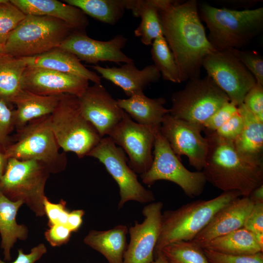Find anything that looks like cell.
I'll return each instance as SVG.
<instances>
[{
  "label": "cell",
  "mask_w": 263,
  "mask_h": 263,
  "mask_svg": "<svg viewBox=\"0 0 263 263\" xmlns=\"http://www.w3.org/2000/svg\"><path fill=\"white\" fill-rule=\"evenodd\" d=\"M25 15L48 16L60 19L76 30L85 31L89 25L79 8L57 0H11Z\"/></svg>",
  "instance_id": "21"
},
{
  "label": "cell",
  "mask_w": 263,
  "mask_h": 263,
  "mask_svg": "<svg viewBox=\"0 0 263 263\" xmlns=\"http://www.w3.org/2000/svg\"><path fill=\"white\" fill-rule=\"evenodd\" d=\"M240 196L236 191L224 192L212 199L198 200L176 209L165 211L154 257L169 244L192 241L219 210Z\"/></svg>",
  "instance_id": "4"
},
{
  "label": "cell",
  "mask_w": 263,
  "mask_h": 263,
  "mask_svg": "<svg viewBox=\"0 0 263 263\" xmlns=\"http://www.w3.org/2000/svg\"><path fill=\"white\" fill-rule=\"evenodd\" d=\"M62 96L42 95L22 90L12 102L16 106L15 128L19 130L35 119L51 114Z\"/></svg>",
  "instance_id": "24"
},
{
  "label": "cell",
  "mask_w": 263,
  "mask_h": 263,
  "mask_svg": "<svg viewBox=\"0 0 263 263\" xmlns=\"http://www.w3.org/2000/svg\"><path fill=\"white\" fill-rule=\"evenodd\" d=\"M243 103L258 119L263 122V85L256 82L246 94Z\"/></svg>",
  "instance_id": "38"
},
{
  "label": "cell",
  "mask_w": 263,
  "mask_h": 263,
  "mask_svg": "<svg viewBox=\"0 0 263 263\" xmlns=\"http://www.w3.org/2000/svg\"><path fill=\"white\" fill-rule=\"evenodd\" d=\"M161 202H153L142 210L144 221H134L129 228L130 240L123 256V263H151L161 227Z\"/></svg>",
  "instance_id": "15"
},
{
  "label": "cell",
  "mask_w": 263,
  "mask_h": 263,
  "mask_svg": "<svg viewBox=\"0 0 263 263\" xmlns=\"http://www.w3.org/2000/svg\"><path fill=\"white\" fill-rule=\"evenodd\" d=\"M160 253L169 263H209L203 248L192 241L169 244Z\"/></svg>",
  "instance_id": "33"
},
{
  "label": "cell",
  "mask_w": 263,
  "mask_h": 263,
  "mask_svg": "<svg viewBox=\"0 0 263 263\" xmlns=\"http://www.w3.org/2000/svg\"><path fill=\"white\" fill-rule=\"evenodd\" d=\"M78 99L83 115L102 137L108 135L125 113L101 83L89 86Z\"/></svg>",
  "instance_id": "17"
},
{
  "label": "cell",
  "mask_w": 263,
  "mask_h": 263,
  "mask_svg": "<svg viewBox=\"0 0 263 263\" xmlns=\"http://www.w3.org/2000/svg\"><path fill=\"white\" fill-rule=\"evenodd\" d=\"M27 68L22 58L0 56V99L12 103L23 90V75Z\"/></svg>",
  "instance_id": "30"
},
{
  "label": "cell",
  "mask_w": 263,
  "mask_h": 263,
  "mask_svg": "<svg viewBox=\"0 0 263 263\" xmlns=\"http://www.w3.org/2000/svg\"><path fill=\"white\" fill-rule=\"evenodd\" d=\"M254 205L249 197L233 200L219 210L192 241L202 248L213 239L243 227Z\"/></svg>",
  "instance_id": "19"
},
{
  "label": "cell",
  "mask_w": 263,
  "mask_h": 263,
  "mask_svg": "<svg viewBox=\"0 0 263 263\" xmlns=\"http://www.w3.org/2000/svg\"><path fill=\"white\" fill-rule=\"evenodd\" d=\"M199 9L201 19L209 30L207 38L215 51L245 46L263 29V7L237 10L203 3Z\"/></svg>",
  "instance_id": "3"
},
{
  "label": "cell",
  "mask_w": 263,
  "mask_h": 263,
  "mask_svg": "<svg viewBox=\"0 0 263 263\" xmlns=\"http://www.w3.org/2000/svg\"><path fill=\"white\" fill-rule=\"evenodd\" d=\"M243 118L244 126L241 133L233 141L236 149L250 157L263 159V122L260 121L244 104L237 106Z\"/></svg>",
  "instance_id": "28"
},
{
  "label": "cell",
  "mask_w": 263,
  "mask_h": 263,
  "mask_svg": "<svg viewBox=\"0 0 263 263\" xmlns=\"http://www.w3.org/2000/svg\"><path fill=\"white\" fill-rule=\"evenodd\" d=\"M209 263H263V252L252 255H235L203 248Z\"/></svg>",
  "instance_id": "36"
},
{
  "label": "cell",
  "mask_w": 263,
  "mask_h": 263,
  "mask_svg": "<svg viewBox=\"0 0 263 263\" xmlns=\"http://www.w3.org/2000/svg\"><path fill=\"white\" fill-rule=\"evenodd\" d=\"M163 36L174 57L181 82L200 77L204 58L215 50L206 35L196 0H163L158 9Z\"/></svg>",
  "instance_id": "1"
},
{
  "label": "cell",
  "mask_w": 263,
  "mask_h": 263,
  "mask_svg": "<svg viewBox=\"0 0 263 263\" xmlns=\"http://www.w3.org/2000/svg\"><path fill=\"white\" fill-rule=\"evenodd\" d=\"M48 226L44 236L52 246H60L69 241L72 232L66 225H54Z\"/></svg>",
  "instance_id": "42"
},
{
  "label": "cell",
  "mask_w": 263,
  "mask_h": 263,
  "mask_svg": "<svg viewBox=\"0 0 263 263\" xmlns=\"http://www.w3.org/2000/svg\"><path fill=\"white\" fill-rule=\"evenodd\" d=\"M22 58L27 67L50 69L78 76L94 83H101V77L96 73L85 67L75 56L59 48Z\"/></svg>",
  "instance_id": "22"
},
{
  "label": "cell",
  "mask_w": 263,
  "mask_h": 263,
  "mask_svg": "<svg viewBox=\"0 0 263 263\" xmlns=\"http://www.w3.org/2000/svg\"><path fill=\"white\" fill-rule=\"evenodd\" d=\"M5 0H0V3H1V2H3L4 1H5Z\"/></svg>",
  "instance_id": "50"
},
{
  "label": "cell",
  "mask_w": 263,
  "mask_h": 263,
  "mask_svg": "<svg viewBox=\"0 0 263 263\" xmlns=\"http://www.w3.org/2000/svg\"><path fill=\"white\" fill-rule=\"evenodd\" d=\"M204 131L208 143V152L202 171L207 182L224 191H236L249 197L263 185V159L245 156L235 148L233 142Z\"/></svg>",
  "instance_id": "2"
},
{
  "label": "cell",
  "mask_w": 263,
  "mask_h": 263,
  "mask_svg": "<svg viewBox=\"0 0 263 263\" xmlns=\"http://www.w3.org/2000/svg\"><path fill=\"white\" fill-rule=\"evenodd\" d=\"M50 172L35 160L8 159L0 179V193L11 201H21L37 217L45 215V188Z\"/></svg>",
  "instance_id": "8"
},
{
  "label": "cell",
  "mask_w": 263,
  "mask_h": 263,
  "mask_svg": "<svg viewBox=\"0 0 263 263\" xmlns=\"http://www.w3.org/2000/svg\"><path fill=\"white\" fill-rule=\"evenodd\" d=\"M92 68L104 78L119 87L129 97L143 92L151 83L157 82L161 74L153 65L138 69L134 62L119 67H103L94 65Z\"/></svg>",
  "instance_id": "20"
},
{
  "label": "cell",
  "mask_w": 263,
  "mask_h": 263,
  "mask_svg": "<svg viewBox=\"0 0 263 263\" xmlns=\"http://www.w3.org/2000/svg\"><path fill=\"white\" fill-rule=\"evenodd\" d=\"M7 161L4 154V148L0 145V179L5 171Z\"/></svg>",
  "instance_id": "47"
},
{
  "label": "cell",
  "mask_w": 263,
  "mask_h": 263,
  "mask_svg": "<svg viewBox=\"0 0 263 263\" xmlns=\"http://www.w3.org/2000/svg\"><path fill=\"white\" fill-rule=\"evenodd\" d=\"M26 16L10 0L0 3V44L4 47L10 34Z\"/></svg>",
  "instance_id": "34"
},
{
  "label": "cell",
  "mask_w": 263,
  "mask_h": 263,
  "mask_svg": "<svg viewBox=\"0 0 263 263\" xmlns=\"http://www.w3.org/2000/svg\"><path fill=\"white\" fill-rule=\"evenodd\" d=\"M16 139L4 148L8 160H35L43 164L50 173L64 171L66 156L60 147L50 125V115L35 119L18 130Z\"/></svg>",
  "instance_id": "6"
},
{
  "label": "cell",
  "mask_w": 263,
  "mask_h": 263,
  "mask_svg": "<svg viewBox=\"0 0 263 263\" xmlns=\"http://www.w3.org/2000/svg\"><path fill=\"white\" fill-rule=\"evenodd\" d=\"M202 248L235 255H252L263 252V249L258 244L254 234L244 227L215 238Z\"/></svg>",
  "instance_id": "29"
},
{
  "label": "cell",
  "mask_w": 263,
  "mask_h": 263,
  "mask_svg": "<svg viewBox=\"0 0 263 263\" xmlns=\"http://www.w3.org/2000/svg\"><path fill=\"white\" fill-rule=\"evenodd\" d=\"M128 232V226L124 225L106 230L92 229L84 237L83 242L101 253L109 263H123Z\"/></svg>",
  "instance_id": "25"
},
{
  "label": "cell",
  "mask_w": 263,
  "mask_h": 263,
  "mask_svg": "<svg viewBox=\"0 0 263 263\" xmlns=\"http://www.w3.org/2000/svg\"><path fill=\"white\" fill-rule=\"evenodd\" d=\"M127 39L118 35L107 41H101L87 36L85 31H75L58 47L75 56L80 61L96 64L101 61L115 63L133 62L122 49Z\"/></svg>",
  "instance_id": "16"
},
{
  "label": "cell",
  "mask_w": 263,
  "mask_h": 263,
  "mask_svg": "<svg viewBox=\"0 0 263 263\" xmlns=\"http://www.w3.org/2000/svg\"><path fill=\"white\" fill-rule=\"evenodd\" d=\"M151 45L150 54L153 65L163 78L174 83H180L177 65L164 36L154 39Z\"/></svg>",
  "instance_id": "32"
},
{
  "label": "cell",
  "mask_w": 263,
  "mask_h": 263,
  "mask_svg": "<svg viewBox=\"0 0 263 263\" xmlns=\"http://www.w3.org/2000/svg\"><path fill=\"white\" fill-rule=\"evenodd\" d=\"M89 86L86 79L42 68L27 67L23 75V89L42 95L79 97Z\"/></svg>",
  "instance_id": "18"
},
{
  "label": "cell",
  "mask_w": 263,
  "mask_h": 263,
  "mask_svg": "<svg viewBox=\"0 0 263 263\" xmlns=\"http://www.w3.org/2000/svg\"><path fill=\"white\" fill-rule=\"evenodd\" d=\"M202 67L236 106L243 103L247 93L256 83L252 74L230 49L208 54Z\"/></svg>",
  "instance_id": "12"
},
{
  "label": "cell",
  "mask_w": 263,
  "mask_h": 263,
  "mask_svg": "<svg viewBox=\"0 0 263 263\" xmlns=\"http://www.w3.org/2000/svg\"><path fill=\"white\" fill-rule=\"evenodd\" d=\"M151 263H169L161 253L158 254Z\"/></svg>",
  "instance_id": "48"
},
{
  "label": "cell",
  "mask_w": 263,
  "mask_h": 263,
  "mask_svg": "<svg viewBox=\"0 0 263 263\" xmlns=\"http://www.w3.org/2000/svg\"><path fill=\"white\" fill-rule=\"evenodd\" d=\"M5 54L3 46L0 44V56Z\"/></svg>",
  "instance_id": "49"
},
{
  "label": "cell",
  "mask_w": 263,
  "mask_h": 263,
  "mask_svg": "<svg viewBox=\"0 0 263 263\" xmlns=\"http://www.w3.org/2000/svg\"><path fill=\"white\" fill-rule=\"evenodd\" d=\"M23 204L21 201H11L0 193V247L4 261H11V250L17 241L25 240L28 236L27 227L18 224L16 220L19 209Z\"/></svg>",
  "instance_id": "26"
},
{
  "label": "cell",
  "mask_w": 263,
  "mask_h": 263,
  "mask_svg": "<svg viewBox=\"0 0 263 263\" xmlns=\"http://www.w3.org/2000/svg\"><path fill=\"white\" fill-rule=\"evenodd\" d=\"M15 128L14 111L7 102L0 99V145L3 148L8 145L9 135Z\"/></svg>",
  "instance_id": "39"
},
{
  "label": "cell",
  "mask_w": 263,
  "mask_h": 263,
  "mask_svg": "<svg viewBox=\"0 0 263 263\" xmlns=\"http://www.w3.org/2000/svg\"><path fill=\"white\" fill-rule=\"evenodd\" d=\"M237 112V106L232 103L225 104L206 121L203 125V130L216 131Z\"/></svg>",
  "instance_id": "40"
},
{
  "label": "cell",
  "mask_w": 263,
  "mask_h": 263,
  "mask_svg": "<svg viewBox=\"0 0 263 263\" xmlns=\"http://www.w3.org/2000/svg\"><path fill=\"white\" fill-rule=\"evenodd\" d=\"M85 15L105 23L115 24L127 9V0H65Z\"/></svg>",
  "instance_id": "31"
},
{
  "label": "cell",
  "mask_w": 263,
  "mask_h": 263,
  "mask_svg": "<svg viewBox=\"0 0 263 263\" xmlns=\"http://www.w3.org/2000/svg\"><path fill=\"white\" fill-rule=\"evenodd\" d=\"M47 248L44 244H39L31 249L30 253L25 254L22 249L18 250V255L13 262H5L0 258V263H35L47 252Z\"/></svg>",
  "instance_id": "44"
},
{
  "label": "cell",
  "mask_w": 263,
  "mask_h": 263,
  "mask_svg": "<svg viewBox=\"0 0 263 263\" xmlns=\"http://www.w3.org/2000/svg\"><path fill=\"white\" fill-rule=\"evenodd\" d=\"M66 202L61 199L57 203L51 202L46 196L43 201L45 215L48 218V225H67L70 211L66 207Z\"/></svg>",
  "instance_id": "37"
},
{
  "label": "cell",
  "mask_w": 263,
  "mask_h": 263,
  "mask_svg": "<svg viewBox=\"0 0 263 263\" xmlns=\"http://www.w3.org/2000/svg\"><path fill=\"white\" fill-rule=\"evenodd\" d=\"M157 129L135 122L125 112L120 121L108 135L127 154L128 164L136 174H143L151 167L153 158L152 149Z\"/></svg>",
  "instance_id": "13"
},
{
  "label": "cell",
  "mask_w": 263,
  "mask_h": 263,
  "mask_svg": "<svg viewBox=\"0 0 263 263\" xmlns=\"http://www.w3.org/2000/svg\"><path fill=\"white\" fill-rule=\"evenodd\" d=\"M85 214L83 209H75L70 211L67 226L73 232H76L80 228L83 222L82 218Z\"/></svg>",
  "instance_id": "45"
},
{
  "label": "cell",
  "mask_w": 263,
  "mask_h": 263,
  "mask_svg": "<svg viewBox=\"0 0 263 263\" xmlns=\"http://www.w3.org/2000/svg\"><path fill=\"white\" fill-rule=\"evenodd\" d=\"M243 227L254 234L263 233V202L254 204Z\"/></svg>",
  "instance_id": "43"
},
{
  "label": "cell",
  "mask_w": 263,
  "mask_h": 263,
  "mask_svg": "<svg viewBox=\"0 0 263 263\" xmlns=\"http://www.w3.org/2000/svg\"><path fill=\"white\" fill-rule=\"evenodd\" d=\"M171 100L169 113L172 116L203 128L215 112L230 102L226 94L207 75L188 80L184 89L172 94Z\"/></svg>",
  "instance_id": "9"
},
{
  "label": "cell",
  "mask_w": 263,
  "mask_h": 263,
  "mask_svg": "<svg viewBox=\"0 0 263 263\" xmlns=\"http://www.w3.org/2000/svg\"><path fill=\"white\" fill-rule=\"evenodd\" d=\"M50 119L60 148L75 153L79 158L87 156L102 138L83 115L75 95H62Z\"/></svg>",
  "instance_id": "7"
},
{
  "label": "cell",
  "mask_w": 263,
  "mask_h": 263,
  "mask_svg": "<svg viewBox=\"0 0 263 263\" xmlns=\"http://www.w3.org/2000/svg\"><path fill=\"white\" fill-rule=\"evenodd\" d=\"M154 135L152 163L149 170L140 175L142 182L150 186L158 180H167L177 184L188 197L200 195L207 183L203 172L190 171L184 167L160 128L155 130Z\"/></svg>",
  "instance_id": "10"
},
{
  "label": "cell",
  "mask_w": 263,
  "mask_h": 263,
  "mask_svg": "<svg viewBox=\"0 0 263 263\" xmlns=\"http://www.w3.org/2000/svg\"><path fill=\"white\" fill-rule=\"evenodd\" d=\"M244 126L243 118L238 111L215 132L219 136L233 141L241 133Z\"/></svg>",
  "instance_id": "41"
},
{
  "label": "cell",
  "mask_w": 263,
  "mask_h": 263,
  "mask_svg": "<svg viewBox=\"0 0 263 263\" xmlns=\"http://www.w3.org/2000/svg\"><path fill=\"white\" fill-rule=\"evenodd\" d=\"M117 102L134 121L153 129L160 128L164 116L169 113V110L164 106V98H149L144 92L127 99H118Z\"/></svg>",
  "instance_id": "23"
},
{
  "label": "cell",
  "mask_w": 263,
  "mask_h": 263,
  "mask_svg": "<svg viewBox=\"0 0 263 263\" xmlns=\"http://www.w3.org/2000/svg\"><path fill=\"white\" fill-rule=\"evenodd\" d=\"M87 156L95 158L103 164L117 183L120 197L118 209L130 201L141 204L154 202L152 192L139 182L137 174L128 164V159L124 150L117 147L110 137H102Z\"/></svg>",
  "instance_id": "11"
},
{
  "label": "cell",
  "mask_w": 263,
  "mask_h": 263,
  "mask_svg": "<svg viewBox=\"0 0 263 263\" xmlns=\"http://www.w3.org/2000/svg\"><path fill=\"white\" fill-rule=\"evenodd\" d=\"M203 130L202 126L175 118L169 113L164 116L160 128L175 155L179 158L187 156L197 171L203 169L208 149V141L201 134Z\"/></svg>",
  "instance_id": "14"
},
{
  "label": "cell",
  "mask_w": 263,
  "mask_h": 263,
  "mask_svg": "<svg viewBox=\"0 0 263 263\" xmlns=\"http://www.w3.org/2000/svg\"><path fill=\"white\" fill-rule=\"evenodd\" d=\"M249 197L254 203L263 202V185L254 189L250 194Z\"/></svg>",
  "instance_id": "46"
},
{
  "label": "cell",
  "mask_w": 263,
  "mask_h": 263,
  "mask_svg": "<svg viewBox=\"0 0 263 263\" xmlns=\"http://www.w3.org/2000/svg\"><path fill=\"white\" fill-rule=\"evenodd\" d=\"M255 77L256 82L263 85V59L254 51L230 49Z\"/></svg>",
  "instance_id": "35"
},
{
  "label": "cell",
  "mask_w": 263,
  "mask_h": 263,
  "mask_svg": "<svg viewBox=\"0 0 263 263\" xmlns=\"http://www.w3.org/2000/svg\"><path fill=\"white\" fill-rule=\"evenodd\" d=\"M127 9L141 18L134 33L144 45H151L154 39L163 36L158 13L159 0H127Z\"/></svg>",
  "instance_id": "27"
},
{
  "label": "cell",
  "mask_w": 263,
  "mask_h": 263,
  "mask_svg": "<svg viewBox=\"0 0 263 263\" xmlns=\"http://www.w3.org/2000/svg\"><path fill=\"white\" fill-rule=\"evenodd\" d=\"M75 31L59 19L27 15L9 35L4 53L18 58L41 55L58 48Z\"/></svg>",
  "instance_id": "5"
}]
</instances>
